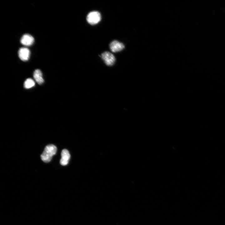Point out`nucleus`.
<instances>
[{
  "label": "nucleus",
  "instance_id": "obj_1",
  "mask_svg": "<svg viewBox=\"0 0 225 225\" xmlns=\"http://www.w3.org/2000/svg\"><path fill=\"white\" fill-rule=\"evenodd\" d=\"M57 150L56 147L53 144H49L46 146L44 150L41 155L42 160L45 162H48L51 160Z\"/></svg>",
  "mask_w": 225,
  "mask_h": 225
},
{
  "label": "nucleus",
  "instance_id": "obj_2",
  "mask_svg": "<svg viewBox=\"0 0 225 225\" xmlns=\"http://www.w3.org/2000/svg\"><path fill=\"white\" fill-rule=\"evenodd\" d=\"M88 22L91 25H95L98 23L101 19L100 13L98 11H93L90 12L87 17Z\"/></svg>",
  "mask_w": 225,
  "mask_h": 225
},
{
  "label": "nucleus",
  "instance_id": "obj_3",
  "mask_svg": "<svg viewBox=\"0 0 225 225\" xmlns=\"http://www.w3.org/2000/svg\"><path fill=\"white\" fill-rule=\"evenodd\" d=\"M101 57L106 65L111 66L114 64L115 61V58L111 52L106 51L102 53Z\"/></svg>",
  "mask_w": 225,
  "mask_h": 225
},
{
  "label": "nucleus",
  "instance_id": "obj_4",
  "mask_svg": "<svg viewBox=\"0 0 225 225\" xmlns=\"http://www.w3.org/2000/svg\"><path fill=\"white\" fill-rule=\"evenodd\" d=\"M110 49L113 52L120 51L125 48L124 45L117 40L112 41L110 44Z\"/></svg>",
  "mask_w": 225,
  "mask_h": 225
},
{
  "label": "nucleus",
  "instance_id": "obj_5",
  "mask_svg": "<svg viewBox=\"0 0 225 225\" xmlns=\"http://www.w3.org/2000/svg\"><path fill=\"white\" fill-rule=\"evenodd\" d=\"M18 55L21 60L24 61H27L29 58L30 51L26 48H21L18 50Z\"/></svg>",
  "mask_w": 225,
  "mask_h": 225
},
{
  "label": "nucleus",
  "instance_id": "obj_6",
  "mask_svg": "<svg viewBox=\"0 0 225 225\" xmlns=\"http://www.w3.org/2000/svg\"><path fill=\"white\" fill-rule=\"evenodd\" d=\"M34 42V38L31 35L28 34L23 35L20 39L21 43L22 45L26 46L32 45Z\"/></svg>",
  "mask_w": 225,
  "mask_h": 225
},
{
  "label": "nucleus",
  "instance_id": "obj_7",
  "mask_svg": "<svg viewBox=\"0 0 225 225\" xmlns=\"http://www.w3.org/2000/svg\"><path fill=\"white\" fill-rule=\"evenodd\" d=\"M61 158L60 160V164L62 166L67 165L68 163L70 155L69 151L66 149H64L61 153Z\"/></svg>",
  "mask_w": 225,
  "mask_h": 225
},
{
  "label": "nucleus",
  "instance_id": "obj_8",
  "mask_svg": "<svg viewBox=\"0 0 225 225\" xmlns=\"http://www.w3.org/2000/svg\"><path fill=\"white\" fill-rule=\"evenodd\" d=\"M33 77L36 81L39 84H42L44 82L42 72L39 69L35 70L33 72Z\"/></svg>",
  "mask_w": 225,
  "mask_h": 225
},
{
  "label": "nucleus",
  "instance_id": "obj_9",
  "mask_svg": "<svg viewBox=\"0 0 225 225\" xmlns=\"http://www.w3.org/2000/svg\"><path fill=\"white\" fill-rule=\"evenodd\" d=\"M35 85L34 81L31 78H28L25 81L24 86L25 88L29 89L34 86Z\"/></svg>",
  "mask_w": 225,
  "mask_h": 225
}]
</instances>
